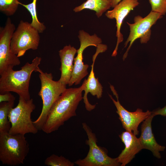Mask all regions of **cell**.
<instances>
[{"label": "cell", "mask_w": 166, "mask_h": 166, "mask_svg": "<svg viewBox=\"0 0 166 166\" xmlns=\"http://www.w3.org/2000/svg\"><path fill=\"white\" fill-rule=\"evenodd\" d=\"M85 84V79L80 87L66 88L61 95L49 112L42 129L43 132L49 134L57 131L65 121L76 116Z\"/></svg>", "instance_id": "1"}, {"label": "cell", "mask_w": 166, "mask_h": 166, "mask_svg": "<svg viewBox=\"0 0 166 166\" xmlns=\"http://www.w3.org/2000/svg\"><path fill=\"white\" fill-rule=\"evenodd\" d=\"M42 58L36 57L31 63L26 62L18 70L9 69L4 72L0 78V94L12 92L19 97L28 100L30 99L29 91L30 80L33 72L39 68Z\"/></svg>", "instance_id": "2"}, {"label": "cell", "mask_w": 166, "mask_h": 166, "mask_svg": "<svg viewBox=\"0 0 166 166\" xmlns=\"http://www.w3.org/2000/svg\"><path fill=\"white\" fill-rule=\"evenodd\" d=\"M29 151L25 135L0 133V161L12 166L23 164Z\"/></svg>", "instance_id": "3"}, {"label": "cell", "mask_w": 166, "mask_h": 166, "mask_svg": "<svg viewBox=\"0 0 166 166\" xmlns=\"http://www.w3.org/2000/svg\"><path fill=\"white\" fill-rule=\"evenodd\" d=\"M37 72L39 73L41 83V89L38 95L42 100V107L40 115L33 123L38 130H42L50 109L66 89V85L59 81L53 80L51 73L44 72L40 68Z\"/></svg>", "instance_id": "4"}, {"label": "cell", "mask_w": 166, "mask_h": 166, "mask_svg": "<svg viewBox=\"0 0 166 166\" xmlns=\"http://www.w3.org/2000/svg\"><path fill=\"white\" fill-rule=\"evenodd\" d=\"M35 107L33 99L26 100L19 97L18 105L12 109L9 114L8 119L11 123L9 133L24 135L37 133L38 130L31 118V113Z\"/></svg>", "instance_id": "5"}, {"label": "cell", "mask_w": 166, "mask_h": 166, "mask_svg": "<svg viewBox=\"0 0 166 166\" xmlns=\"http://www.w3.org/2000/svg\"><path fill=\"white\" fill-rule=\"evenodd\" d=\"M39 33L30 23L21 20L11 40L13 52L19 57L24 55L29 49H37L40 40Z\"/></svg>", "instance_id": "6"}, {"label": "cell", "mask_w": 166, "mask_h": 166, "mask_svg": "<svg viewBox=\"0 0 166 166\" xmlns=\"http://www.w3.org/2000/svg\"><path fill=\"white\" fill-rule=\"evenodd\" d=\"M82 125L88 137L85 142L89 146V150L85 158L77 160L75 164L79 166H121L117 157L113 158L109 157L105 151L97 144L96 135L89 126L85 123H82Z\"/></svg>", "instance_id": "7"}, {"label": "cell", "mask_w": 166, "mask_h": 166, "mask_svg": "<svg viewBox=\"0 0 166 166\" xmlns=\"http://www.w3.org/2000/svg\"><path fill=\"white\" fill-rule=\"evenodd\" d=\"M161 14L152 11L145 17L140 15L135 16L133 23L127 22L128 25L130 32L124 44L126 47L130 42L129 45L123 57L124 61L127 57L128 53L134 42L137 39L140 38L141 44L146 43L150 40L151 34V28L157 21L162 18Z\"/></svg>", "instance_id": "8"}, {"label": "cell", "mask_w": 166, "mask_h": 166, "mask_svg": "<svg viewBox=\"0 0 166 166\" xmlns=\"http://www.w3.org/2000/svg\"><path fill=\"white\" fill-rule=\"evenodd\" d=\"M78 38L80 42V46L77 50V55L74 59L73 70L71 79L68 84L69 86L79 84L83 78L88 74L89 65L84 64L83 54L84 50L88 47L93 46L97 47L101 44V39L96 34L90 35L83 30L79 32Z\"/></svg>", "instance_id": "9"}, {"label": "cell", "mask_w": 166, "mask_h": 166, "mask_svg": "<svg viewBox=\"0 0 166 166\" xmlns=\"http://www.w3.org/2000/svg\"><path fill=\"white\" fill-rule=\"evenodd\" d=\"M15 30V25L9 17L7 19L5 26L0 28V75L20 64L19 57L13 52L10 47L11 40Z\"/></svg>", "instance_id": "10"}, {"label": "cell", "mask_w": 166, "mask_h": 166, "mask_svg": "<svg viewBox=\"0 0 166 166\" xmlns=\"http://www.w3.org/2000/svg\"><path fill=\"white\" fill-rule=\"evenodd\" d=\"M111 89L116 96V101L111 95L109 96L113 101L117 109L116 113L118 115L119 119L122 126L126 131L132 132L136 136L139 133L138 127L139 124L146 120L151 114L152 112L147 110L144 112L142 109L138 108L136 111L131 112L125 109L121 104L117 91L113 86H110Z\"/></svg>", "instance_id": "11"}, {"label": "cell", "mask_w": 166, "mask_h": 166, "mask_svg": "<svg viewBox=\"0 0 166 166\" xmlns=\"http://www.w3.org/2000/svg\"><path fill=\"white\" fill-rule=\"evenodd\" d=\"M139 4L138 0H122L113 10H108L106 13L105 15L107 18L110 19H115L116 20L117 29L116 36L117 41L112 56L115 57L117 55L119 45L123 40V36L121 32V29L124 19Z\"/></svg>", "instance_id": "12"}, {"label": "cell", "mask_w": 166, "mask_h": 166, "mask_svg": "<svg viewBox=\"0 0 166 166\" xmlns=\"http://www.w3.org/2000/svg\"><path fill=\"white\" fill-rule=\"evenodd\" d=\"M119 136L125 148L117 158L121 166H124L130 162L142 148L139 138L132 132L126 131Z\"/></svg>", "instance_id": "13"}, {"label": "cell", "mask_w": 166, "mask_h": 166, "mask_svg": "<svg viewBox=\"0 0 166 166\" xmlns=\"http://www.w3.org/2000/svg\"><path fill=\"white\" fill-rule=\"evenodd\" d=\"M154 117L152 113L143 122L141 127V135L139 139L142 149L150 151L154 156L160 159L161 157L160 152L164 151L165 147L157 143L152 133L151 123Z\"/></svg>", "instance_id": "14"}, {"label": "cell", "mask_w": 166, "mask_h": 166, "mask_svg": "<svg viewBox=\"0 0 166 166\" xmlns=\"http://www.w3.org/2000/svg\"><path fill=\"white\" fill-rule=\"evenodd\" d=\"M77 50L69 45L65 46L59 51L61 66V75L59 81L61 83L68 85L71 77L73 70L74 56Z\"/></svg>", "instance_id": "15"}, {"label": "cell", "mask_w": 166, "mask_h": 166, "mask_svg": "<svg viewBox=\"0 0 166 166\" xmlns=\"http://www.w3.org/2000/svg\"><path fill=\"white\" fill-rule=\"evenodd\" d=\"M100 53L97 50L96 53L93 57V63L91 65V69L90 74L87 79H85L86 84L84 90L85 93L83 99L86 109L91 111L94 109L96 105H92L89 102L87 97L88 94L90 93L93 96H96L98 99L100 98L102 96L103 87L99 82L98 78H96L93 71L94 64L96 58L98 54Z\"/></svg>", "instance_id": "16"}, {"label": "cell", "mask_w": 166, "mask_h": 166, "mask_svg": "<svg viewBox=\"0 0 166 166\" xmlns=\"http://www.w3.org/2000/svg\"><path fill=\"white\" fill-rule=\"evenodd\" d=\"M111 7L109 0H87L81 5L75 7L73 10L78 12L84 9L90 10L95 11L96 15L99 18Z\"/></svg>", "instance_id": "17"}, {"label": "cell", "mask_w": 166, "mask_h": 166, "mask_svg": "<svg viewBox=\"0 0 166 166\" xmlns=\"http://www.w3.org/2000/svg\"><path fill=\"white\" fill-rule=\"evenodd\" d=\"M14 103V101L0 103V133L8 132L10 129L11 123L8 115Z\"/></svg>", "instance_id": "18"}, {"label": "cell", "mask_w": 166, "mask_h": 166, "mask_svg": "<svg viewBox=\"0 0 166 166\" xmlns=\"http://www.w3.org/2000/svg\"><path fill=\"white\" fill-rule=\"evenodd\" d=\"M37 0H33L32 2L28 4H23L19 2V5L25 7L30 12L32 18L31 25L36 29L40 33H42L46 29V26L43 23L40 22L37 17L36 10Z\"/></svg>", "instance_id": "19"}, {"label": "cell", "mask_w": 166, "mask_h": 166, "mask_svg": "<svg viewBox=\"0 0 166 166\" xmlns=\"http://www.w3.org/2000/svg\"><path fill=\"white\" fill-rule=\"evenodd\" d=\"M44 164L48 166H73L75 164L62 156H59L54 154L47 157Z\"/></svg>", "instance_id": "20"}, {"label": "cell", "mask_w": 166, "mask_h": 166, "mask_svg": "<svg viewBox=\"0 0 166 166\" xmlns=\"http://www.w3.org/2000/svg\"><path fill=\"white\" fill-rule=\"evenodd\" d=\"M18 0H0V10L7 16L13 15L18 5Z\"/></svg>", "instance_id": "21"}, {"label": "cell", "mask_w": 166, "mask_h": 166, "mask_svg": "<svg viewBox=\"0 0 166 166\" xmlns=\"http://www.w3.org/2000/svg\"><path fill=\"white\" fill-rule=\"evenodd\" d=\"M151 7V11L161 14H166V0H149Z\"/></svg>", "instance_id": "22"}, {"label": "cell", "mask_w": 166, "mask_h": 166, "mask_svg": "<svg viewBox=\"0 0 166 166\" xmlns=\"http://www.w3.org/2000/svg\"><path fill=\"white\" fill-rule=\"evenodd\" d=\"M15 97L10 92L0 94V103L15 101Z\"/></svg>", "instance_id": "23"}, {"label": "cell", "mask_w": 166, "mask_h": 166, "mask_svg": "<svg viewBox=\"0 0 166 166\" xmlns=\"http://www.w3.org/2000/svg\"><path fill=\"white\" fill-rule=\"evenodd\" d=\"M152 113L154 116L157 115L166 116V105L162 108L153 111L152 112Z\"/></svg>", "instance_id": "24"}, {"label": "cell", "mask_w": 166, "mask_h": 166, "mask_svg": "<svg viewBox=\"0 0 166 166\" xmlns=\"http://www.w3.org/2000/svg\"><path fill=\"white\" fill-rule=\"evenodd\" d=\"M111 5V7L113 8L122 0H109Z\"/></svg>", "instance_id": "25"}]
</instances>
